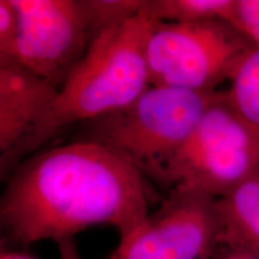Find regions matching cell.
Wrapping results in <instances>:
<instances>
[{
  "mask_svg": "<svg viewBox=\"0 0 259 259\" xmlns=\"http://www.w3.org/2000/svg\"><path fill=\"white\" fill-rule=\"evenodd\" d=\"M153 196L137 169L80 139L22 161L6 184L0 220L10 240L24 246L103 225L124 238L148 218Z\"/></svg>",
  "mask_w": 259,
  "mask_h": 259,
  "instance_id": "6da1fadb",
  "label": "cell"
},
{
  "mask_svg": "<svg viewBox=\"0 0 259 259\" xmlns=\"http://www.w3.org/2000/svg\"><path fill=\"white\" fill-rule=\"evenodd\" d=\"M220 247L259 253V167L235 189L218 198Z\"/></svg>",
  "mask_w": 259,
  "mask_h": 259,
  "instance_id": "9c48e42d",
  "label": "cell"
},
{
  "mask_svg": "<svg viewBox=\"0 0 259 259\" xmlns=\"http://www.w3.org/2000/svg\"><path fill=\"white\" fill-rule=\"evenodd\" d=\"M226 97L234 111L259 134V47L252 48L236 67Z\"/></svg>",
  "mask_w": 259,
  "mask_h": 259,
  "instance_id": "8fae6325",
  "label": "cell"
},
{
  "mask_svg": "<svg viewBox=\"0 0 259 259\" xmlns=\"http://www.w3.org/2000/svg\"><path fill=\"white\" fill-rule=\"evenodd\" d=\"M57 87L18 61L0 64L2 163L36 131L58 95Z\"/></svg>",
  "mask_w": 259,
  "mask_h": 259,
  "instance_id": "ba28073f",
  "label": "cell"
},
{
  "mask_svg": "<svg viewBox=\"0 0 259 259\" xmlns=\"http://www.w3.org/2000/svg\"><path fill=\"white\" fill-rule=\"evenodd\" d=\"M232 25L259 47V0H236Z\"/></svg>",
  "mask_w": 259,
  "mask_h": 259,
  "instance_id": "5bb4252c",
  "label": "cell"
},
{
  "mask_svg": "<svg viewBox=\"0 0 259 259\" xmlns=\"http://www.w3.org/2000/svg\"><path fill=\"white\" fill-rule=\"evenodd\" d=\"M17 61L60 88L92 44L82 0H12Z\"/></svg>",
  "mask_w": 259,
  "mask_h": 259,
  "instance_id": "52a82bcc",
  "label": "cell"
},
{
  "mask_svg": "<svg viewBox=\"0 0 259 259\" xmlns=\"http://www.w3.org/2000/svg\"><path fill=\"white\" fill-rule=\"evenodd\" d=\"M259 167V134L220 92L174 156L162 186L225 196Z\"/></svg>",
  "mask_w": 259,
  "mask_h": 259,
  "instance_id": "277c9868",
  "label": "cell"
},
{
  "mask_svg": "<svg viewBox=\"0 0 259 259\" xmlns=\"http://www.w3.org/2000/svg\"><path fill=\"white\" fill-rule=\"evenodd\" d=\"M92 41L141 14L143 0H82Z\"/></svg>",
  "mask_w": 259,
  "mask_h": 259,
  "instance_id": "7c38bea8",
  "label": "cell"
},
{
  "mask_svg": "<svg viewBox=\"0 0 259 259\" xmlns=\"http://www.w3.org/2000/svg\"><path fill=\"white\" fill-rule=\"evenodd\" d=\"M254 45L223 21L156 23L145 45L150 85L216 92Z\"/></svg>",
  "mask_w": 259,
  "mask_h": 259,
  "instance_id": "5b68a950",
  "label": "cell"
},
{
  "mask_svg": "<svg viewBox=\"0 0 259 259\" xmlns=\"http://www.w3.org/2000/svg\"><path fill=\"white\" fill-rule=\"evenodd\" d=\"M219 93L150 85L124 108L85 122L83 139L101 145L162 186L170 161Z\"/></svg>",
  "mask_w": 259,
  "mask_h": 259,
  "instance_id": "3957f363",
  "label": "cell"
},
{
  "mask_svg": "<svg viewBox=\"0 0 259 259\" xmlns=\"http://www.w3.org/2000/svg\"><path fill=\"white\" fill-rule=\"evenodd\" d=\"M213 259H259V253L239 247H220Z\"/></svg>",
  "mask_w": 259,
  "mask_h": 259,
  "instance_id": "9a60e30c",
  "label": "cell"
},
{
  "mask_svg": "<svg viewBox=\"0 0 259 259\" xmlns=\"http://www.w3.org/2000/svg\"><path fill=\"white\" fill-rule=\"evenodd\" d=\"M57 244L59 247V259H80L73 239H65Z\"/></svg>",
  "mask_w": 259,
  "mask_h": 259,
  "instance_id": "2e32d148",
  "label": "cell"
},
{
  "mask_svg": "<svg viewBox=\"0 0 259 259\" xmlns=\"http://www.w3.org/2000/svg\"><path fill=\"white\" fill-rule=\"evenodd\" d=\"M0 259H36L31 255L25 253H18V252H3Z\"/></svg>",
  "mask_w": 259,
  "mask_h": 259,
  "instance_id": "e0dca14e",
  "label": "cell"
},
{
  "mask_svg": "<svg viewBox=\"0 0 259 259\" xmlns=\"http://www.w3.org/2000/svg\"><path fill=\"white\" fill-rule=\"evenodd\" d=\"M18 15L12 0H0V64L17 61Z\"/></svg>",
  "mask_w": 259,
  "mask_h": 259,
  "instance_id": "4fadbf2b",
  "label": "cell"
},
{
  "mask_svg": "<svg viewBox=\"0 0 259 259\" xmlns=\"http://www.w3.org/2000/svg\"><path fill=\"white\" fill-rule=\"evenodd\" d=\"M236 0H143L141 12L156 23L223 21L232 24Z\"/></svg>",
  "mask_w": 259,
  "mask_h": 259,
  "instance_id": "30bf717a",
  "label": "cell"
},
{
  "mask_svg": "<svg viewBox=\"0 0 259 259\" xmlns=\"http://www.w3.org/2000/svg\"><path fill=\"white\" fill-rule=\"evenodd\" d=\"M154 23L141 12L97 35L61 84L46 119L3 162V173L17 167L69 126L124 108L143 94L150 87L145 45Z\"/></svg>",
  "mask_w": 259,
  "mask_h": 259,
  "instance_id": "7a4b0ae2",
  "label": "cell"
},
{
  "mask_svg": "<svg viewBox=\"0 0 259 259\" xmlns=\"http://www.w3.org/2000/svg\"><path fill=\"white\" fill-rule=\"evenodd\" d=\"M220 232L216 197L173 189L157 211L120 238L109 259H212Z\"/></svg>",
  "mask_w": 259,
  "mask_h": 259,
  "instance_id": "8992f818",
  "label": "cell"
}]
</instances>
